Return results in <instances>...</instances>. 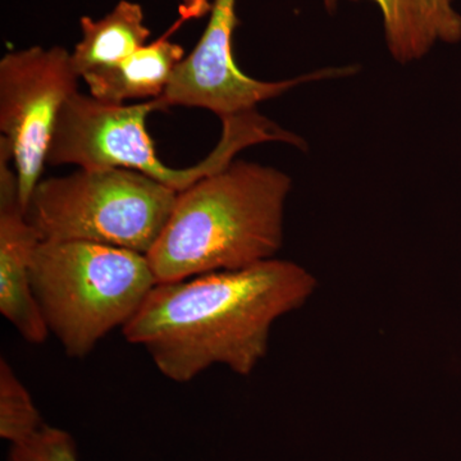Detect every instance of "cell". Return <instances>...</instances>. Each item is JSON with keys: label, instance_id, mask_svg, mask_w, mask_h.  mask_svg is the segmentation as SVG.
I'll use <instances>...</instances> for the list:
<instances>
[{"label": "cell", "instance_id": "52a82bcc", "mask_svg": "<svg viewBox=\"0 0 461 461\" xmlns=\"http://www.w3.org/2000/svg\"><path fill=\"white\" fill-rule=\"evenodd\" d=\"M238 0H213L211 18L193 51L176 67L159 100L165 109L203 108L220 118L254 111L259 103L277 98L288 90L311 81L345 77L355 66L324 68L282 81H260L245 75L233 56V33L240 25ZM335 11L339 0H323Z\"/></svg>", "mask_w": 461, "mask_h": 461}, {"label": "cell", "instance_id": "30bf717a", "mask_svg": "<svg viewBox=\"0 0 461 461\" xmlns=\"http://www.w3.org/2000/svg\"><path fill=\"white\" fill-rule=\"evenodd\" d=\"M180 23V21H178ZM171 32L149 42L118 65L93 69L83 76L90 95L107 104H126L127 100L159 99L176 67L185 57L180 44L169 41Z\"/></svg>", "mask_w": 461, "mask_h": 461}, {"label": "cell", "instance_id": "5b68a950", "mask_svg": "<svg viewBox=\"0 0 461 461\" xmlns=\"http://www.w3.org/2000/svg\"><path fill=\"white\" fill-rule=\"evenodd\" d=\"M176 199V191L141 173L95 167L39 182L25 214L41 241L95 242L147 256Z\"/></svg>", "mask_w": 461, "mask_h": 461}, {"label": "cell", "instance_id": "6da1fadb", "mask_svg": "<svg viewBox=\"0 0 461 461\" xmlns=\"http://www.w3.org/2000/svg\"><path fill=\"white\" fill-rule=\"evenodd\" d=\"M317 286L305 267L277 258L157 284L122 333L176 384L214 366L248 377L268 353L273 324L303 308Z\"/></svg>", "mask_w": 461, "mask_h": 461}, {"label": "cell", "instance_id": "ba28073f", "mask_svg": "<svg viewBox=\"0 0 461 461\" xmlns=\"http://www.w3.org/2000/svg\"><path fill=\"white\" fill-rule=\"evenodd\" d=\"M11 153L0 145V313L30 344L50 336L33 294L32 263L41 236L27 221Z\"/></svg>", "mask_w": 461, "mask_h": 461}, {"label": "cell", "instance_id": "9c48e42d", "mask_svg": "<svg viewBox=\"0 0 461 461\" xmlns=\"http://www.w3.org/2000/svg\"><path fill=\"white\" fill-rule=\"evenodd\" d=\"M384 23V41L400 65L423 59L437 44L461 41L456 0H372Z\"/></svg>", "mask_w": 461, "mask_h": 461}, {"label": "cell", "instance_id": "8992f818", "mask_svg": "<svg viewBox=\"0 0 461 461\" xmlns=\"http://www.w3.org/2000/svg\"><path fill=\"white\" fill-rule=\"evenodd\" d=\"M80 78L62 47L12 50L0 59V142L11 151L23 211L41 181L60 112Z\"/></svg>", "mask_w": 461, "mask_h": 461}, {"label": "cell", "instance_id": "8fae6325", "mask_svg": "<svg viewBox=\"0 0 461 461\" xmlns=\"http://www.w3.org/2000/svg\"><path fill=\"white\" fill-rule=\"evenodd\" d=\"M83 38L71 53L80 77L93 69L118 65L148 44L150 30L144 23L139 3L121 0L104 17H81Z\"/></svg>", "mask_w": 461, "mask_h": 461}, {"label": "cell", "instance_id": "7c38bea8", "mask_svg": "<svg viewBox=\"0 0 461 461\" xmlns=\"http://www.w3.org/2000/svg\"><path fill=\"white\" fill-rule=\"evenodd\" d=\"M25 384L5 357L0 360V437L11 445L26 441L44 427Z\"/></svg>", "mask_w": 461, "mask_h": 461}, {"label": "cell", "instance_id": "7a4b0ae2", "mask_svg": "<svg viewBox=\"0 0 461 461\" xmlns=\"http://www.w3.org/2000/svg\"><path fill=\"white\" fill-rule=\"evenodd\" d=\"M290 176L232 160L177 194L165 229L147 254L158 284L238 271L277 256L284 247Z\"/></svg>", "mask_w": 461, "mask_h": 461}, {"label": "cell", "instance_id": "3957f363", "mask_svg": "<svg viewBox=\"0 0 461 461\" xmlns=\"http://www.w3.org/2000/svg\"><path fill=\"white\" fill-rule=\"evenodd\" d=\"M158 111H166L159 99L107 104L77 91L60 112L47 165L130 169L180 194L206 176L226 168L236 154L253 145L286 142L300 149L305 145L300 136L254 109L221 118L222 132L213 150L196 165L173 168L159 159L147 130L148 115Z\"/></svg>", "mask_w": 461, "mask_h": 461}, {"label": "cell", "instance_id": "4fadbf2b", "mask_svg": "<svg viewBox=\"0 0 461 461\" xmlns=\"http://www.w3.org/2000/svg\"><path fill=\"white\" fill-rule=\"evenodd\" d=\"M8 461H80L74 437L45 423L38 433L11 445Z\"/></svg>", "mask_w": 461, "mask_h": 461}, {"label": "cell", "instance_id": "277c9868", "mask_svg": "<svg viewBox=\"0 0 461 461\" xmlns=\"http://www.w3.org/2000/svg\"><path fill=\"white\" fill-rule=\"evenodd\" d=\"M33 294L50 333L83 359L123 329L158 284L145 254L87 241H41L32 263Z\"/></svg>", "mask_w": 461, "mask_h": 461}]
</instances>
